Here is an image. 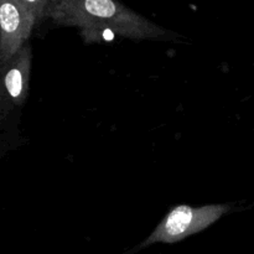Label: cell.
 I'll list each match as a JSON object with an SVG mask.
<instances>
[{"label":"cell","mask_w":254,"mask_h":254,"mask_svg":"<svg viewBox=\"0 0 254 254\" xmlns=\"http://www.w3.org/2000/svg\"><path fill=\"white\" fill-rule=\"evenodd\" d=\"M32 50L25 45L10 61L2 64L1 81L5 101L10 108L22 107L29 96L30 74H31Z\"/></svg>","instance_id":"cell-4"},{"label":"cell","mask_w":254,"mask_h":254,"mask_svg":"<svg viewBox=\"0 0 254 254\" xmlns=\"http://www.w3.org/2000/svg\"><path fill=\"white\" fill-rule=\"evenodd\" d=\"M231 210L232 205L230 203H212L198 207L190 205L175 206L143 242L124 254L136 253L156 243L173 245L181 242L207 230Z\"/></svg>","instance_id":"cell-2"},{"label":"cell","mask_w":254,"mask_h":254,"mask_svg":"<svg viewBox=\"0 0 254 254\" xmlns=\"http://www.w3.org/2000/svg\"><path fill=\"white\" fill-rule=\"evenodd\" d=\"M49 0H0V56L2 64L27 44L32 30L45 17Z\"/></svg>","instance_id":"cell-3"},{"label":"cell","mask_w":254,"mask_h":254,"mask_svg":"<svg viewBox=\"0 0 254 254\" xmlns=\"http://www.w3.org/2000/svg\"><path fill=\"white\" fill-rule=\"evenodd\" d=\"M45 17L59 26L76 27L86 42L109 32L134 41L168 39L169 30L114 0H49Z\"/></svg>","instance_id":"cell-1"},{"label":"cell","mask_w":254,"mask_h":254,"mask_svg":"<svg viewBox=\"0 0 254 254\" xmlns=\"http://www.w3.org/2000/svg\"><path fill=\"white\" fill-rule=\"evenodd\" d=\"M1 68H2V62H1V56H0V76H1Z\"/></svg>","instance_id":"cell-6"},{"label":"cell","mask_w":254,"mask_h":254,"mask_svg":"<svg viewBox=\"0 0 254 254\" xmlns=\"http://www.w3.org/2000/svg\"><path fill=\"white\" fill-rule=\"evenodd\" d=\"M10 108L9 106H7L6 101H5V97H4V92H2V87H1V81H0V121L1 119H4L5 114L7 113V111Z\"/></svg>","instance_id":"cell-5"}]
</instances>
